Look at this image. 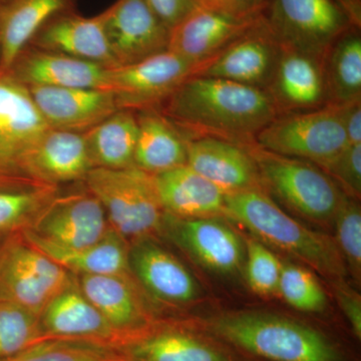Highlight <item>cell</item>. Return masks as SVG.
Instances as JSON below:
<instances>
[{"label": "cell", "mask_w": 361, "mask_h": 361, "mask_svg": "<svg viewBox=\"0 0 361 361\" xmlns=\"http://www.w3.org/2000/svg\"><path fill=\"white\" fill-rule=\"evenodd\" d=\"M158 110L188 140L215 137L243 147L278 115L265 90L201 75L185 80Z\"/></svg>", "instance_id": "cell-1"}, {"label": "cell", "mask_w": 361, "mask_h": 361, "mask_svg": "<svg viewBox=\"0 0 361 361\" xmlns=\"http://www.w3.org/2000/svg\"><path fill=\"white\" fill-rule=\"evenodd\" d=\"M223 216L245 227L262 243L300 259L325 276L338 279L345 273L336 243L285 213L262 188L225 195Z\"/></svg>", "instance_id": "cell-2"}, {"label": "cell", "mask_w": 361, "mask_h": 361, "mask_svg": "<svg viewBox=\"0 0 361 361\" xmlns=\"http://www.w3.org/2000/svg\"><path fill=\"white\" fill-rule=\"evenodd\" d=\"M216 336L270 361H342L323 334L283 316L242 311L211 322Z\"/></svg>", "instance_id": "cell-3"}, {"label": "cell", "mask_w": 361, "mask_h": 361, "mask_svg": "<svg viewBox=\"0 0 361 361\" xmlns=\"http://www.w3.org/2000/svg\"><path fill=\"white\" fill-rule=\"evenodd\" d=\"M361 0H267L263 21L281 49L324 61L350 28L360 27Z\"/></svg>", "instance_id": "cell-4"}, {"label": "cell", "mask_w": 361, "mask_h": 361, "mask_svg": "<svg viewBox=\"0 0 361 361\" xmlns=\"http://www.w3.org/2000/svg\"><path fill=\"white\" fill-rule=\"evenodd\" d=\"M82 183L101 202L111 229L129 243L159 237L165 211L155 175L135 167L94 168Z\"/></svg>", "instance_id": "cell-5"}, {"label": "cell", "mask_w": 361, "mask_h": 361, "mask_svg": "<svg viewBox=\"0 0 361 361\" xmlns=\"http://www.w3.org/2000/svg\"><path fill=\"white\" fill-rule=\"evenodd\" d=\"M244 147L255 161L266 193L312 222H334L344 193L322 169L310 161L266 151L255 142Z\"/></svg>", "instance_id": "cell-6"}, {"label": "cell", "mask_w": 361, "mask_h": 361, "mask_svg": "<svg viewBox=\"0 0 361 361\" xmlns=\"http://www.w3.org/2000/svg\"><path fill=\"white\" fill-rule=\"evenodd\" d=\"M73 277L33 245L23 231L6 235L0 243V303L39 316Z\"/></svg>", "instance_id": "cell-7"}, {"label": "cell", "mask_w": 361, "mask_h": 361, "mask_svg": "<svg viewBox=\"0 0 361 361\" xmlns=\"http://www.w3.org/2000/svg\"><path fill=\"white\" fill-rule=\"evenodd\" d=\"M256 144L278 155L310 161L319 168L348 145L341 104L280 114L257 135Z\"/></svg>", "instance_id": "cell-8"}, {"label": "cell", "mask_w": 361, "mask_h": 361, "mask_svg": "<svg viewBox=\"0 0 361 361\" xmlns=\"http://www.w3.org/2000/svg\"><path fill=\"white\" fill-rule=\"evenodd\" d=\"M49 129L27 87L8 73L0 75V186H44L30 179L27 163Z\"/></svg>", "instance_id": "cell-9"}, {"label": "cell", "mask_w": 361, "mask_h": 361, "mask_svg": "<svg viewBox=\"0 0 361 361\" xmlns=\"http://www.w3.org/2000/svg\"><path fill=\"white\" fill-rule=\"evenodd\" d=\"M199 70V66L166 51L132 65L109 68L108 90L115 94L118 109H159Z\"/></svg>", "instance_id": "cell-10"}, {"label": "cell", "mask_w": 361, "mask_h": 361, "mask_svg": "<svg viewBox=\"0 0 361 361\" xmlns=\"http://www.w3.org/2000/svg\"><path fill=\"white\" fill-rule=\"evenodd\" d=\"M129 269L157 310L163 306L178 310L196 302L201 295L196 278L163 245L160 237L130 243Z\"/></svg>", "instance_id": "cell-11"}, {"label": "cell", "mask_w": 361, "mask_h": 361, "mask_svg": "<svg viewBox=\"0 0 361 361\" xmlns=\"http://www.w3.org/2000/svg\"><path fill=\"white\" fill-rule=\"evenodd\" d=\"M159 237L217 274H236L245 263L244 238L219 217L184 219L165 213Z\"/></svg>", "instance_id": "cell-12"}, {"label": "cell", "mask_w": 361, "mask_h": 361, "mask_svg": "<svg viewBox=\"0 0 361 361\" xmlns=\"http://www.w3.org/2000/svg\"><path fill=\"white\" fill-rule=\"evenodd\" d=\"M110 230L101 202L84 186L68 194L59 192L25 232L51 245L80 249L96 244Z\"/></svg>", "instance_id": "cell-13"}, {"label": "cell", "mask_w": 361, "mask_h": 361, "mask_svg": "<svg viewBox=\"0 0 361 361\" xmlns=\"http://www.w3.org/2000/svg\"><path fill=\"white\" fill-rule=\"evenodd\" d=\"M262 21V14L235 16L198 6L170 30L168 51L201 70L226 47Z\"/></svg>", "instance_id": "cell-14"}, {"label": "cell", "mask_w": 361, "mask_h": 361, "mask_svg": "<svg viewBox=\"0 0 361 361\" xmlns=\"http://www.w3.org/2000/svg\"><path fill=\"white\" fill-rule=\"evenodd\" d=\"M104 13L116 66L132 65L168 51L170 30L145 0H116Z\"/></svg>", "instance_id": "cell-15"}, {"label": "cell", "mask_w": 361, "mask_h": 361, "mask_svg": "<svg viewBox=\"0 0 361 361\" xmlns=\"http://www.w3.org/2000/svg\"><path fill=\"white\" fill-rule=\"evenodd\" d=\"M75 278L80 290L122 336L123 341L158 319L157 308L130 272Z\"/></svg>", "instance_id": "cell-16"}, {"label": "cell", "mask_w": 361, "mask_h": 361, "mask_svg": "<svg viewBox=\"0 0 361 361\" xmlns=\"http://www.w3.org/2000/svg\"><path fill=\"white\" fill-rule=\"evenodd\" d=\"M116 349L125 361H234L184 323L159 318Z\"/></svg>", "instance_id": "cell-17"}, {"label": "cell", "mask_w": 361, "mask_h": 361, "mask_svg": "<svg viewBox=\"0 0 361 361\" xmlns=\"http://www.w3.org/2000/svg\"><path fill=\"white\" fill-rule=\"evenodd\" d=\"M280 52L281 47L262 21L202 66L196 75L223 78L266 90L272 80Z\"/></svg>", "instance_id": "cell-18"}, {"label": "cell", "mask_w": 361, "mask_h": 361, "mask_svg": "<svg viewBox=\"0 0 361 361\" xmlns=\"http://www.w3.org/2000/svg\"><path fill=\"white\" fill-rule=\"evenodd\" d=\"M26 87L45 123L54 130L84 134L120 110L109 90Z\"/></svg>", "instance_id": "cell-19"}, {"label": "cell", "mask_w": 361, "mask_h": 361, "mask_svg": "<svg viewBox=\"0 0 361 361\" xmlns=\"http://www.w3.org/2000/svg\"><path fill=\"white\" fill-rule=\"evenodd\" d=\"M39 323L47 338L94 342L115 348L123 341L122 336L80 290L75 275L40 313Z\"/></svg>", "instance_id": "cell-20"}, {"label": "cell", "mask_w": 361, "mask_h": 361, "mask_svg": "<svg viewBox=\"0 0 361 361\" xmlns=\"http://www.w3.org/2000/svg\"><path fill=\"white\" fill-rule=\"evenodd\" d=\"M324 61L310 54L281 49L272 80L266 92L278 115L314 110L329 104Z\"/></svg>", "instance_id": "cell-21"}, {"label": "cell", "mask_w": 361, "mask_h": 361, "mask_svg": "<svg viewBox=\"0 0 361 361\" xmlns=\"http://www.w3.org/2000/svg\"><path fill=\"white\" fill-rule=\"evenodd\" d=\"M30 44L106 68L116 66L106 37L104 11L92 18L73 11L59 14L40 28Z\"/></svg>", "instance_id": "cell-22"}, {"label": "cell", "mask_w": 361, "mask_h": 361, "mask_svg": "<svg viewBox=\"0 0 361 361\" xmlns=\"http://www.w3.org/2000/svg\"><path fill=\"white\" fill-rule=\"evenodd\" d=\"M108 73L92 61L32 47L21 52L8 75L25 87L108 90Z\"/></svg>", "instance_id": "cell-23"}, {"label": "cell", "mask_w": 361, "mask_h": 361, "mask_svg": "<svg viewBox=\"0 0 361 361\" xmlns=\"http://www.w3.org/2000/svg\"><path fill=\"white\" fill-rule=\"evenodd\" d=\"M187 165L226 195L262 188L250 153L233 142L215 137L189 140Z\"/></svg>", "instance_id": "cell-24"}, {"label": "cell", "mask_w": 361, "mask_h": 361, "mask_svg": "<svg viewBox=\"0 0 361 361\" xmlns=\"http://www.w3.org/2000/svg\"><path fill=\"white\" fill-rule=\"evenodd\" d=\"M92 169L84 135L54 129L37 142L27 163L30 179L58 187L82 182Z\"/></svg>", "instance_id": "cell-25"}, {"label": "cell", "mask_w": 361, "mask_h": 361, "mask_svg": "<svg viewBox=\"0 0 361 361\" xmlns=\"http://www.w3.org/2000/svg\"><path fill=\"white\" fill-rule=\"evenodd\" d=\"M77 0H9L0 7V75L11 70L37 32L52 18L73 11Z\"/></svg>", "instance_id": "cell-26"}, {"label": "cell", "mask_w": 361, "mask_h": 361, "mask_svg": "<svg viewBox=\"0 0 361 361\" xmlns=\"http://www.w3.org/2000/svg\"><path fill=\"white\" fill-rule=\"evenodd\" d=\"M164 211L184 219L221 217L225 193L187 165L155 175Z\"/></svg>", "instance_id": "cell-27"}, {"label": "cell", "mask_w": 361, "mask_h": 361, "mask_svg": "<svg viewBox=\"0 0 361 361\" xmlns=\"http://www.w3.org/2000/svg\"><path fill=\"white\" fill-rule=\"evenodd\" d=\"M137 139L134 166L158 175L187 164L186 135L158 109L135 111Z\"/></svg>", "instance_id": "cell-28"}, {"label": "cell", "mask_w": 361, "mask_h": 361, "mask_svg": "<svg viewBox=\"0 0 361 361\" xmlns=\"http://www.w3.org/2000/svg\"><path fill=\"white\" fill-rule=\"evenodd\" d=\"M25 234L33 245L73 274L109 275L130 272V243L111 228L96 244L80 249L61 248L44 243L27 233Z\"/></svg>", "instance_id": "cell-29"}, {"label": "cell", "mask_w": 361, "mask_h": 361, "mask_svg": "<svg viewBox=\"0 0 361 361\" xmlns=\"http://www.w3.org/2000/svg\"><path fill=\"white\" fill-rule=\"evenodd\" d=\"M82 135L94 168L135 167L137 139L135 111L120 109Z\"/></svg>", "instance_id": "cell-30"}, {"label": "cell", "mask_w": 361, "mask_h": 361, "mask_svg": "<svg viewBox=\"0 0 361 361\" xmlns=\"http://www.w3.org/2000/svg\"><path fill=\"white\" fill-rule=\"evenodd\" d=\"M323 66L329 104L361 99L360 27L350 28L334 42Z\"/></svg>", "instance_id": "cell-31"}, {"label": "cell", "mask_w": 361, "mask_h": 361, "mask_svg": "<svg viewBox=\"0 0 361 361\" xmlns=\"http://www.w3.org/2000/svg\"><path fill=\"white\" fill-rule=\"evenodd\" d=\"M61 191V187L51 185L0 186V235L30 229Z\"/></svg>", "instance_id": "cell-32"}, {"label": "cell", "mask_w": 361, "mask_h": 361, "mask_svg": "<svg viewBox=\"0 0 361 361\" xmlns=\"http://www.w3.org/2000/svg\"><path fill=\"white\" fill-rule=\"evenodd\" d=\"M0 361H125L115 348L84 341L47 338Z\"/></svg>", "instance_id": "cell-33"}, {"label": "cell", "mask_w": 361, "mask_h": 361, "mask_svg": "<svg viewBox=\"0 0 361 361\" xmlns=\"http://www.w3.org/2000/svg\"><path fill=\"white\" fill-rule=\"evenodd\" d=\"M44 339L47 338L40 327L39 316L11 304L0 303V360Z\"/></svg>", "instance_id": "cell-34"}, {"label": "cell", "mask_w": 361, "mask_h": 361, "mask_svg": "<svg viewBox=\"0 0 361 361\" xmlns=\"http://www.w3.org/2000/svg\"><path fill=\"white\" fill-rule=\"evenodd\" d=\"M278 293L291 307L304 312H322L327 305L326 294L305 268L283 264Z\"/></svg>", "instance_id": "cell-35"}, {"label": "cell", "mask_w": 361, "mask_h": 361, "mask_svg": "<svg viewBox=\"0 0 361 361\" xmlns=\"http://www.w3.org/2000/svg\"><path fill=\"white\" fill-rule=\"evenodd\" d=\"M245 241V273L249 287L260 296L278 293L282 264L272 251L260 240L247 237Z\"/></svg>", "instance_id": "cell-36"}, {"label": "cell", "mask_w": 361, "mask_h": 361, "mask_svg": "<svg viewBox=\"0 0 361 361\" xmlns=\"http://www.w3.org/2000/svg\"><path fill=\"white\" fill-rule=\"evenodd\" d=\"M336 245L341 257L355 277L361 272V211L355 198L344 194L334 220Z\"/></svg>", "instance_id": "cell-37"}, {"label": "cell", "mask_w": 361, "mask_h": 361, "mask_svg": "<svg viewBox=\"0 0 361 361\" xmlns=\"http://www.w3.org/2000/svg\"><path fill=\"white\" fill-rule=\"evenodd\" d=\"M323 171L336 182L342 192L360 200L361 195V144H348L332 159Z\"/></svg>", "instance_id": "cell-38"}, {"label": "cell", "mask_w": 361, "mask_h": 361, "mask_svg": "<svg viewBox=\"0 0 361 361\" xmlns=\"http://www.w3.org/2000/svg\"><path fill=\"white\" fill-rule=\"evenodd\" d=\"M145 1L170 30L199 6L195 0H145Z\"/></svg>", "instance_id": "cell-39"}, {"label": "cell", "mask_w": 361, "mask_h": 361, "mask_svg": "<svg viewBox=\"0 0 361 361\" xmlns=\"http://www.w3.org/2000/svg\"><path fill=\"white\" fill-rule=\"evenodd\" d=\"M267 0H206L204 7L235 16H260Z\"/></svg>", "instance_id": "cell-40"}, {"label": "cell", "mask_w": 361, "mask_h": 361, "mask_svg": "<svg viewBox=\"0 0 361 361\" xmlns=\"http://www.w3.org/2000/svg\"><path fill=\"white\" fill-rule=\"evenodd\" d=\"M336 291L339 305L350 323L351 329L355 332V336L360 338L361 302L360 295L341 283L336 285Z\"/></svg>", "instance_id": "cell-41"}, {"label": "cell", "mask_w": 361, "mask_h": 361, "mask_svg": "<svg viewBox=\"0 0 361 361\" xmlns=\"http://www.w3.org/2000/svg\"><path fill=\"white\" fill-rule=\"evenodd\" d=\"M341 106L348 144H361V99Z\"/></svg>", "instance_id": "cell-42"}, {"label": "cell", "mask_w": 361, "mask_h": 361, "mask_svg": "<svg viewBox=\"0 0 361 361\" xmlns=\"http://www.w3.org/2000/svg\"><path fill=\"white\" fill-rule=\"evenodd\" d=\"M199 6H203L205 4L206 0H195Z\"/></svg>", "instance_id": "cell-43"}, {"label": "cell", "mask_w": 361, "mask_h": 361, "mask_svg": "<svg viewBox=\"0 0 361 361\" xmlns=\"http://www.w3.org/2000/svg\"><path fill=\"white\" fill-rule=\"evenodd\" d=\"M7 1H9V0H0V7L4 6Z\"/></svg>", "instance_id": "cell-44"}, {"label": "cell", "mask_w": 361, "mask_h": 361, "mask_svg": "<svg viewBox=\"0 0 361 361\" xmlns=\"http://www.w3.org/2000/svg\"><path fill=\"white\" fill-rule=\"evenodd\" d=\"M6 236H2V235H0V243H1L2 239L4 238Z\"/></svg>", "instance_id": "cell-45"}]
</instances>
